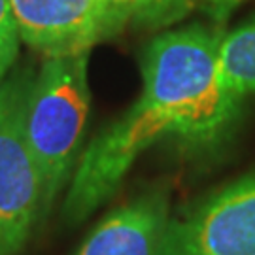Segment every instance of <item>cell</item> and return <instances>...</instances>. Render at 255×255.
<instances>
[{
	"label": "cell",
	"instance_id": "cell-1",
	"mask_svg": "<svg viewBox=\"0 0 255 255\" xmlns=\"http://www.w3.org/2000/svg\"><path fill=\"white\" fill-rule=\"evenodd\" d=\"M221 36L218 25L166 30L147 46L142 61V97L172 123L174 136L197 146L218 142L240 110V99L219 78Z\"/></svg>",
	"mask_w": 255,
	"mask_h": 255
},
{
	"label": "cell",
	"instance_id": "cell-2",
	"mask_svg": "<svg viewBox=\"0 0 255 255\" xmlns=\"http://www.w3.org/2000/svg\"><path fill=\"white\" fill-rule=\"evenodd\" d=\"M89 53L47 57L32 78L25 132L42 174V206L47 208L68 180L80 155L89 118Z\"/></svg>",
	"mask_w": 255,
	"mask_h": 255
},
{
	"label": "cell",
	"instance_id": "cell-3",
	"mask_svg": "<svg viewBox=\"0 0 255 255\" xmlns=\"http://www.w3.org/2000/svg\"><path fill=\"white\" fill-rule=\"evenodd\" d=\"M170 134L174 136L172 123L140 95V99L80 155L64 199L66 221L80 223L93 214L118 189L140 153Z\"/></svg>",
	"mask_w": 255,
	"mask_h": 255
},
{
	"label": "cell",
	"instance_id": "cell-4",
	"mask_svg": "<svg viewBox=\"0 0 255 255\" xmlns=\"http://www.w3.org/2000/svg\"><path fill=\"white\" fill-rule=\"evenodd\" d=\"M32 80L15 74L0 83V255H19L42 206V174L25 132Z\"/></svg>",
	"mask_w": 255,
	"mask_h": 255
},
{
	"label": "cell",
	"instance_id": "cell-5",
	"mask_svg": "<svg viewBox=\"0 0 255 255\" xmlns=\"http://www.w3.org/2000/svg\"><path fill=\"white\" fill-rule=\"evenodd\" d=\"M157 255H255V174L168 219Z\"/></svg>",
	"mask_w": 255,
	"mask_h": 255
},
{
	"label": "cell",
	"instance_id": "cell-6",
	"mask_svg": "<svg viewBox=\"0 0 255 255\" xmlns=\"http://www.w3.org/2000/svg\"><path fill=\"white\" fill-rule=\"evenodd\" d=\"M11 8L21 40L46 57L89 53L130 21L121 0H11Z\"/></svg>",
	"mask_w": 255,
	"mask_h": 255
},
{
	"label": "cell",
	"instance_id": "cell-7",
	"mask_svg": "<svg viewBox=\"0 0 255 255\" xmlns=\"http://www.w3.org/2000/svg\"><path fill=\"white\" fill-rule=\"evenodd\" d=\"M166 223V197L149 193L112 212L83 242L78 255H157Z\"/></svg>",
	"mask_w": 255,
	"mask_h": 255
},
{
	"label": "cell",
	"instance_id": "cell-8",
	"mask_svg": "<svg viewBox=\"0 0 255 255\" xmlns=\"http://www.w3.org/2000/svg\"><path fill=\"white\" fill-rule=\"evenodd\" d=\"M218 70L223 85L240 101L255 95V17L221 36Z\"/></svg>",
	"mask_w": 255,
	"mask_h": 255
},
{
	"label": "cell",
	"instance_id": "cell-9",
	"mask_svg": "<svg viewBox=\"0 0 255 255\" xmlns=\"http://www.w3.org/2000/svg\"><path fill=\"white\" fill-rule=\"evenodd\" d=\"M201 4L202 0H132L130 21L140 28L157 30L182 21Z\"/></svg>",
	"mask_w": 255,
	"mask_h": 255
},
{
	"label": "cell",
	"instance_id": "cell-10",
	"mask_svg": "<svg viewBox=\"0 0 255 255\" xmlns=\"http://www.w3.org/2000/svg\"><path fill=\"white\" fill-rule=\"evenodd\" d=\"M19 28L11 0H0V83L6 80L19 53Z\"/></svg>",
	"mask_w": 255,
	"mask_h": 255
},
{
	"label": "cell",
	"instance_id": "cell-11",
	"mask_svg": "<svg viewBox=\"0 0 255 255\" xmlns=\"http://www.w3.org/2000/svg\"><path fill=\"white\" fill-rule=\"evenodd\" d=\"M246 0H202L201 8L206 11V15L210 17V21L214 25H225V21L231 17V13L244 4Z\"/></svg>",
	"mask_w": 255,
	"mask_h": 255
},
{
	"label": "cell",
	"instance_id": "cell-12",
	"mask_svg": "<svg viewBox=\"0 0 255 255\" xmlns=\"http://www.w3.org/2000/svg\"><path fill=\"white\" fill-rule=\"evenodd\" d=\"M121 2H125V0H121ZM125 4H128V2H125ZM128 6H130V4H128Z\"/></svg>",
	"mask_w": 255,
	"mask_h": 255
},
{
	"label": "cell",
	"instance_id": "cell-13",
	"mask_svg": "<svg viewBox=\"0 0 255 255\" xmlns=\"http://www.w3.org/2000/svg\"><path fill=\"white\" fill-rule=\"evenodd\" d=\"M125 2H127V0H125Z\"/></svg>",
	"mask_w": 255,
	"mask_h": 255
}]
</instances>
